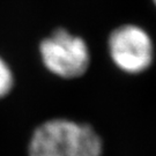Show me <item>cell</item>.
I'll return each instance as SVG.
<instances>
[{
	"label": "cell",
	"mask_w": 156,
	"mask_h": 156,
	"mask_svg": "<svg viewBox=\"0 0 156 156\" xmlns=\"http://www.w3.org/2000/svg\"><path fill=\"white\" fill-rule=\"evenodd\" d=\"M39 53L49 72L66 80L82 76L90 65L87 42L65 28L55 29L45 37L39 44Z\"/></svg>",
	"instance_id": "2"
},
{
	"label": "cell",
	"mask_w": 156,
	"mask_h": 156,
	"mask_svg": "<svg viewBox=\"0 0 156 156\" xmlns=\"http://www.w3.org/2000/svg\"><path fill=\"white\" fill-rule=\"evenodd\" d=\"M14 84L13 73L7 62L0 57V98L11 93Z\"/></svg>",
	"instance_id": "4"
},
{
	"label": "cell",
	"mask_w": 156,
	"mask_h": 156,
	"mask_svg": "<svg viewBox=\"0 0 156 156\" xmlns=\"http://www.w3.org/2000/svg\"><path fill=\"white\" fill-rule=\"evenodd\" d=\"M153 2H154V5L156 6V0H153Z\"/></svg>",
	"instance_id": "5"
},
{
	"label": "cell",
	"mask_w": 156,
	"mask_h": 156,
	"mask_svg": "<svg viewBox=\"0 0 156 156\" xmlns=\"http://www.w3.org/2000/svg\"><path fill=\"white\" fill-rule=\"evenodd\" d=\"M103 141L93 126L66 118L42 123L31 134L29 156H102Z\"/></svg>",
	"instance_id": "1"
},
{
	"label": "cell",
	"mask_w": 156,
	"mask_h": 156,
	"mask_svg": "<svg viewBox=\"0 0 156 156\" xmlns=\"http://www.w3.org/2000/svg\"><path fill=\"white\" fill-rule=\"evenodd\" d=\"M108 50L113 64L127 74H141L154 60L151 35L136 24L127 23L115 28L108 38Z\"/></svg>",
	"instance_id": "3"
}]
</instances>
